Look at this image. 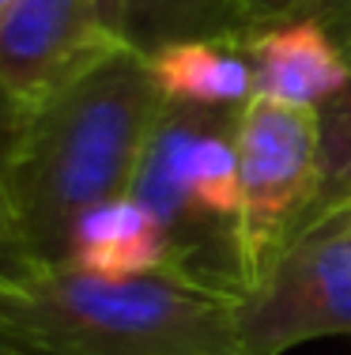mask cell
Returning a JSON list of instances; mask_svg holds the SVG:
<instances>
[{"instance_id":"obj_1","label":"cell","mask_w":351,"mask_h":355,"mask_svg":"<svg viewBox=\"0 0 351 355\" xmlns=\"http://www.w3.org/2000/svg\"><path fill=\"white\" fill-rule=\"evenodd\" d=\"M166 95L152 61L121 46L27 114L15 159V205L30 268L64 265L83 212L129 197Z\"/></svg>"},{"instance_id":"obj_2","label":"cell","mask_w":351,"mask_h":355,"mask_svg":"<svg viewBox=\"0 0 351 355\" xmlns=\"http://www.w3.org/2000/svg\"><path fill=\"white\" fill-rule=\"evenodd\" d=\"M0 355H246L238 295L178 268L106 280L49 265L0 291Z\"/></svg>"},{"instance_id":"obj_3","label":"cell","mask_w":351,"mask_h":355,"mask_svg":"<svg viewBox=\"0 0 351 355\" xmlns=\"http://www.w3.org/2000/svg\"><path fill=\"white\" fill-rule=\"evenodd\" d=\"M246 106V103H242ZM234 110L166 103L140 159L132 197L166 227L174 268L242 295Z\"/></svg>"},{"instance_id":"obj_4","label":"cell","mask_w":351,"mask_h":355,"mask_svg":"<svg viewBox=\"0 0 351 355\" xmlns=\"http://www.w3.org/2000/svg\"><path fill=\"white\" fill-rule=\"evenodd\" d=\"M238 151V265L249 291L291 242L314 197L321 117L310 106H287L253 95L234 117Z\"/></svg>"},{"instance_id":"obj_5","label":"cell","mask_w":351,"mask_h":355,"mask_svg":"<svg viewBox=\"0 0 351 355\" xmlns=\"http://www.w3.org/2000/svg\"><path fill=\"white\" fill-rule=\"evenodd\" d=\"M246 355H287L321 336H351V216H332L280 250L238 295Z\"/></svg>"},{"instance_id":"obj_6","label":"cell","mask_w":351,"mask_h":355,"mask_svg":"<svg viewBox=\"0 0 351 355\" xmlns=\"http://www.w3.org/2000/svg\"><path fill=\"white\" fill-rule=\"evenodd\" d=\"M121 46L98 0H15L0 19V87L30 114Z\"/></svg>"},{"instance_id":"obj_7","label":"cell","mask_w":351,"mask_h":355,"mask_svg":"<svg viewBox=\"0 0 351 355\" xmlns=\"http://www.w3.org/2000/svg\"><path fill=\"white\" fill-rule=\"evenodd\" d=\"M253 57V95L321 110L351 80V61L314 19H283L246 42Z\"/></svg>"},{"instance_id":"obj_8","label":"cell","mask_w":351,"mask_h":355,"mask_svg":"<svg viewBox=\"0 0 351 355\" xmlns=\"http://www.w3.org/2000/svg\"><path fill=\"white\" fill-rule=\"evenodd\" d=\"M64 265L106 280L152 276L174 268V242L166 227L129 193L80 216V223L72 227Z\"/></svg>"},{"instance_id":"obj_9","label":"cell","mask_w":351,"mask_h":355,"mask_svg":"<svg viewBox=\"0 0 351 355\" xmlns=\"http://www.w3.org/2000/svg\"><path fill=\"white\" fill-rule=\"evenodd\" d=\"M98 4L117 42L147 57L170 42L227 38L246 46L253 38L246 0H98Z\"/></svg>"},{"instance_id":"obj_10","label":"cell","mask_w":351,"mask_h":355,"mask_svg":"<svg viewBox=\"0 0 351 355\" xmlns=\"http://www.w3.org/2000/svg\"><path fill=\"white\" fill-rule=\"evenodd\" d=\"M152 72L163 87L166 103L204 106V110H234L253 98V57L242 42L227 38H193L170 42L155 49Z\"/></svg>"},{"instance_id":"obj_11","label":"cell","mask_w":351,"mask_h":355,"mask_svg":"<svg viewBox=\"0 0 351 355\" xmlns=\"http://www.w3.org/2000/svg\"><path fill=\"white\" fill-rule=\"evenodd\" d=\"M317 117H321L317 182H314V197L306 205L303 219H298L291 242L298 234H306L310 227L351 208V80L344 83V91L336 98H329V103L317 110Z\"/></svg>"},{"instance_id":"obj_12","label":"cell","mask_w":351,"mask_h":355,"mask_svg":"<svg viewBox=\"0 0 351 355\" xmlns=\"http://www.w3.org/2000/svg\"><path fill=\"white\" fill-rule=\"evenodd\" d=\"M23 125H27L23 106L0 87V272H8L12 280H27L35 272L23 250L19 205H15V159H19Z\"/></svg>"},{"instance_id":"obj_13","label":"cell","mask_w":351,"mask_h":355,"mask_svg":"<svg viewBox=\"0 0 351 355\" xmlns=\"http://www.w3.org/2000/svg\"><path fill=\"white\" fill-rule=\"evenodd\" d=\"M295 15L314 19L332 42L340 46V53L351 61V0H306ZM291 15V19H295Z\"/></svg>"},{"instance_id":"obj_14","label":"cell","mask_w":351,"mask_h":355,"mask_svg":"<svg viewBox=\"0 0 351 355\" xmlns=\"http://www.w3.org/2000/svg\"><path fill=\"white\" fill-rule=\"evenodd\" d=\"M246 4H249V19H253V35H257V31L272 27V23L291 19L306 0H246Z\"/></svg>"},{"instance_id":"obj_15","label":"cell","mask_w":351,"mask_h":355,"mask_svg":"<svg viewBox=\"0 0 351 355\" xmlns=\"http://www.w3.org/2000/svg\"><path fill=\"white\" fill-rule=\"evenodd\" d=\"M15 284H19V280H12V276H8V272H0V291H12Z\"/></svg>"},{"instance_id":"obj_16","label":"cell","mask_w":351,"mask_h":355,"mask_svg":"<svg viewBox=\"0 0 351 355\" xmlns=\"http://www.w3.org/2000/svg\"><path fill=\"white\" fill-rule=\"evenodd\" d=\"M12 4H15V0H0V19H4V12H8Z\"/></svg>"},{"instance_id":"obj_17","label":"cell","mask_w":351,"mask_h":355,"mask_svg":"<svg viewBox=\"0 0 351 355\" xmlns=\"http://www.w3.org/2000/svg\"><path fill=\"white\" fill-rule=\"evenodd\" d=\"M344 216H351V208H344Z\"/></svg>"}]
</instances>
